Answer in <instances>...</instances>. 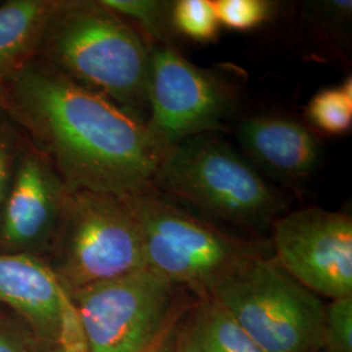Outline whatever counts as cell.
<instances>
[{"mask_svg": "<svg viewBox=\"0 0 352 352\" xmlns=\"http://www.w3.org/2000/svg\"><path fill=\"white\" fill-rule=\"evenodd\" d=\"M1 106L71 192L126 197L153 187L162 153L146 124L39 60L3 84Z\"/></svg>", "mask_w": 352, "mask_h": 352, "instance_id": "obj_1", "label": "cell"}, {"mask_svg": "<svg viewBox=\"0 0 352 352\" xmlns=\"http://www.w3.org/2000/svg\"><path fill=\"white\" fill-rule=\"evenodd\" d=\"M37 55L146 124L149 43L101 1H56Z\"/></svg>", "mask_w": 352, "mask_h": 352, "instance_id": "obj_2", "label": "cell"}, {"mask_svg": "<svg viewBox=\"0 0 352 352\" xmlns=\"http://www.w3.org/2000/svg\"><path fill=\"white\" fill-rule=\"evenodd\" d=\"M153 188L257 232L272 228L286 209L279 190L245 157L212 133L183 140L166 151Z\"/></svg>", "mask_w": 352, "mask_h": 352, "instance_id": "obj_3", "label": "cell"}, {"mask_svg": "<svg viewBox=\"0 0 352 352\" xmlns=\"http://www.w3.org/2000/svg\"><path fill=\"white\" fill-rule=\"evenodd\" d=\"M124 199L139 223L146 267L197 298L208 296L247 260L273 254L270 241L228 235L153 187Z\"/></svg>", "mask_w": 352, "mask_h": 352, "instance_id": "obj_4", "label": "cell"}, {"mask_svg": "<svg viewBox=\"0 0 352 352\" xmlns=\"http://www.w3.org/2000/svg\"><path fill=\"white\" fill-rule=\"evenodd\" d=\"M223 307L264 352H321L325 302L278 264L254 256L214 287Z\"/></svg>", "mask_w": 352, "mask_h": 352, "instance_id": "obj_5", "label": "cell"}, {"mask_svg": "<svg viewBox=\"0 0 352 352\" xmlns=\"http://www.w3.org/2000/svg\"><path fill=\"white\" fill-rule=\"evenodd\" d=\"M52 267L67 292L146 267L138 219L124 197L75 190L55 243Z\"/></svg>", "mask_w": 352, "mask_h": 352, "instance_id": "obj_6", "label": "cell"}, {"mask_svg": "<svg viewBox=\"0 0 352 352\" xmlns=\"http://www.w3.org/2000/svg\"><path fill=\"white\" fill-rule=\"evenodd\" d=\"M182 287L144 267L69 292L87 352H153L176 318Z\"/></svg>", "mask_w": 352, "mask_h": 352, "instance_id": "obj_7", "label": "cell"}, {"mask_svg": "<svg viewBox=\"0 0 352 352\" xmlns=\"http://www.w3.org/2000/svg\"><path fill=\"white\" fill-rule=\"evenodd\" d=\"M149 47L146 128L164 155L183 140L213 132L232 111L235 100L222 77L190 63L175 46Z\"/></svg>", "mask_w": 352, "mask_h": 352, "instance_id": "obj_8", "label": "cell"}, {"mask_svg": "<svg viewBox=\"0 0 352 352\" xmlns=\"http://www.w3.org/2000/svg\"><path fill=\"white\" fill-rule=\"evenodd\" d=\"M273 256L291 277L320 298L352 296V219L304 208L272 225Z\"/></svg>", "mask_w": 352, "mask_h": 352, "instance_id": "obj_9", "label": "cell"}, {"mask_svg": "<svg viewBox=\"0 0 352 352\" xmlns=\"http://www.w3.org/2000/svg\"><path fill=\"white\" fill-rule=\"evenodd\" d=\"M71 190L38 151L23 157L1 206L0 239L13 250L55 247Z\"/></svg>", "mask_w": 352, "mask_h": 352, "instance_id": "obj_10", "label": "cell"}, {"mask_svg": "<svg viewBox=\"0 0 352 352\" xmlns=\"http://www.w3.org/2000/svg\"><path fill=\"white\" fill-rule=\"evenodd\" d=\"M0 302H6L65 352L84 351L85 343L69 294L52 267L25 253L0 254Z\"/></svg>", "mask_w": 352, "mask_h": 352, "instance_id": "obj_11", "label": "cell"}, {"mask_svg": "<svg viewBox=\"0 0 352 352\" xmlns=\"http://www.w3.org/2000/svg\"><path fill=\"white\" fill-rule=\"evenodd\" d=\"M236 138L248 161L286 183L305 180L320 164L321 145L315 133L287 116L243 119Z\"/></svg>", "mask_w": 352, "mask_h": 352, "instance_id": "obj_12", "label": "cell"}, {"mask_svg": "<svg viewBox=\"0 0 352 352\" xmlns=\"http://www.w3.org/2000/svg\"><path fill=\"white\" fill-rule=\"evenodd\" d=\"M167 352H264L212 298H197L176 316Z\"/></svg>", "mask_w": 352, "mask_h": 352, "instance_id": "obj_13", "label": "cell"}, {"mask_svg": "<svg viewBox=\"0 0 352 352\" xmlns=\"http://www.w3.org/2000/svg\"><path fill=\"white\" fill-rule=\"evenodd\" d=\"M56 0H11L0 6V85L37 56Z\"/></svg>", "mask_w": 352, "mask_h": 352, "instance_id": "obj_14", "label": "cell"}, {"mask_svg": "<svg viewBox=\"0 0 352 352\" xmlns=\"http://www.w3.org/2000/svg\"><path fill=\"white\" fill-rule=\"evenodd\" d=\"M102 4L118 13L141 33L149 45L174 46L175 30L173 26L174 1L155 0H101Z\"/></svg>", "mask_w": 352, "mask_h": 352, "instance_id": "obj_15", "label": "cell"}, {"mask_svg": "<svg viewBox=\"0 0 352 352\" xmlns=\"http://www.w3.org/2000/svg\"><path fill=\"white\" fill-rule=\"evenodd\" d=\"M305 115L316 129L327 135H344L352 126V81L338 88L318 91L307 106Z\"/></svg>", "mask_w": 352, "mask_h": 352, "instance_id": "obj_16", "label": "cell"}, {"mask_svg": "<svg viewBox=\"0 0 352 352\" xmlns=\"http://www.w3.org/2000/svg\"><path fill=\"white\" fill-rule=\"evenodd\" d=\"M171 19L175 33L193 41L212 42L218 37L219 23L209 0L174 1Z\"/></svg>", "mask_w": 352, "mask_h": 352, "instance_id": "obj_17", "label": "cell"}, {"mask_svg": "<svg viewBox=\"0 0 352 352\" xmlns=\"http://www.w3.org/2000/svg\"><path fill=\"white\" fill-rule=\"evenodd\" d=\"M212 3L219 25L240 32L263 25L274 12V4L265 0H217Z\"/></svg>", "mask_w": 352, "mask_h": 352, "instance_id": "obj_18", "label": "cell"}, {"mask_svg": "<svg viewBox=\"0 0 352 352\" xmlns=\"http://www.w3.org/2000/svg\"><path fill=\"white\" fill-rule=\"evenodd\" d=\"M321 352H352V296L325 305Z\"/></svg>", "mask_w": 352, "mask_h": 352, "instance_id": "obj_19", "label": "cell"}, {"mask_svg": "<svg viewBox=\"0 0 352 352\" xmlns=\"http://www.w3.org/2000/svg\"><path fill=\"white\" fill-rule=\"evenodd\" d=\"M11 179V153L0 140V208L6 200Z\"/></svg>", "mask_w": 352, "mask_h": 352, "instance_id": "obj_20", "label": "cell"}, {"mask_svg": "<svg viewBox=\"0 0 352 352\" xmlns=\"http://www.w3.org/2000/svg\"><path fill=\"white\" fill-rule=\"evenodd\" d=\"M0 352H26L23 342L10 330L0 329Z\"/></svg>", "mask_w": 352, "mask_h": 352, "instance_id": "obj_21", "label": "cell"}]
</instances>
